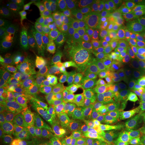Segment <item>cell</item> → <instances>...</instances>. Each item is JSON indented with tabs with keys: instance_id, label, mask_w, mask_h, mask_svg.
<instances>
[{
	"instance_id": "18",
	"label": "cell",
	"mask_w": 145,
	"mask_h": 145,
	"mask_svg": "<svg viewBox=\"0 0 145 145\" xmlns=\"http://www.w3.org/2000/svg\"><path fill=\"white\" fill-rule=\"evenodd\" d=\"M61 2L62 1L60 0H28L26 1V4L56 18L61 14Z\"/></svg>"
},
{
	"instance_id": "14",
	"label": "cell",
	"mask_w": 145,
	"mask_h": 145,
	"mask_svg": "<svg viewBox=\"0 0 145 145\" xmlns=\"http://www.w3.org/2000/svg\"><path fill=\"white\" fill-rule=\"evenodd\" d=\"M22 86L14 77L13 71L0 68V95L1 99L7 98L14 90Z\"/></svg>"
},
{
	"instance_id": "35",
	"label": "cell",
	"mask_w": 145,
	"mask_h": 145,
	"mask_svg": "<svg viewBox=\"0 0 145 145\" xmlns=\"http://www.w3.org/2000/svg\"><path fill=\"white\" fill-rule=\"evenodd\" d=\"M136 54L138 56L139 60H140L142 68L145 70V50H139L136 51Z\"/></svg>"
},
{
	"instance_id": "22",
	"label": "cell",
	"mask_w": 145,
	"mask_h": 145,
	"mask_svg": "<svg viewBox=\"0 0 145 145\" xmlns=\"http://www.w3.org/2000/svg\"><path fill=\"white\" fill-rule=\"evenodd\" d=\"M107 76L109 86L113 84L122 85L128 75L123 71L120 65H108L107 69Z\"/></svg>"
},
{
	"instance_id": "3",
	"label": "cell",
	"mask_w": 145,
	"mask_h": 145,
	"mask_svg": "<svg viewBox=\"0 0 145 145\" xmlns=\"http://www.w3.org/2000/svg\"><path fill=\"white\" fill-rule=\"evenodd\" d=\"M69 89L72 117L81 122L93 120V111L90 101L76 77H69Z\"/></svg>"
},
{
	"instance_id": "29",
	"label": "cell",
	"mask_w": 145,
	"mask_h": 145,
	"mask_svg": "<svg viewBox=\"0 0 145 145\" xmlns=\"http://www.w3.org/2000/svg\"><path fill=\"white\" fill-rule=\"evenodd\" d=\"M69 137L65 131H61L59 133H55V137L52 145H67L69 142Z\"/></svg>"
},
{
	"instance_id": "39",
	"label": "cell",
	"mask_w": 145,
	"mask_h": 145,
	"mask_svg": "<svg viewBox=\"0 0 145 145\" xmlns=\"http://www.w3.org/2000/svg\"><path fill=\"white\" fill-rule=\"evenodd\" d=\"M143 12H144V20H145V1H143Z\"/></svg>"
},
{
	"instance_id": "8",
	"label": "cell",
	"mask_w": 145,
	"mask_h": 145,
	"mask_svg": "<svg viewBox=\"0 0 145 145\" xmlns=\"http://www.w3.org/2000/svg\"><path fill=\"white\" fill-rule=\"evenodd\" d=\"M14 77L22 85L36 86L46 74V67L42 63L28 59L14 72Z\"/></svg>"
},
{
	"instance_id": "17",
	"label": "cell",
	"mask_w": 145,
	"mask_h": 145,
	"mask_svg": "<svg viewBox=\"0 0 145 145\" xmlns=\"http://www.w3.org/2000/svg\"><path fill=\"white\" fill-rule=\"evenodd\" d=\"M36 86L22 85L16 89L7 97V99L20 104L30 105L32 103V97Z\"/></svg>"
},
{
	"instance_id": "15",
	"label": "cell",
	"mask_w": 145,
	"mask_h": 145,
	"mask_svg": "<svg viewBox=\"0 0 145 145\" xmlns=\"http://www.w3.org/2000/svg\"><path fill=\"white\" fill-rule=\"evenodd\" d=\"M52 43L51 54L52 59L58 65L57 60V53L59 50L63 48H68L66 43L67 30L59 26L50 28L47 31Z\"/></svg>"
},
{
	"instance_id": "27",
	"label": "cell",
	"mask_w": 145,
	"mask_h": 145,
	"mask_svg": "<svg viewBox=\"0 0 145 145\" xmlns=\"http://www.w3.org/2000/svg\"><path fill=\"white\" fill-rule=\"evenodd\" d=\"M130 61L132 66L130 75H140L144 74L142 72V66L137 54L130 58Z\"/></svg>"
},
{
	"instance_id": "2",
	"label": "cell",
	"mask_w": 145,
	"mask_h": 145,
	"mask_svg": "<svg viewBox=\"0 0 145 145\" xmlns=\"http://www.w3.org/2000/svg\"><path fill=\"white\" fill-rule=\"evenodd\" d=\"M69 79L67 67L58 65L50 81V110L54 120L63 126L72 121Z\"/></svg>"
},
{
	"instance_id": "30",
	"label": "cell",
	"mask_w": 145,
	"mask_h": 145,
	"mask_svg": "<svg viewBox=\"0 0 145 145\" xmlns=\"http://www.w3.org/2000/svg\"><path fill=\"white\" fill-rule=\"evenodd\" d=\"M131 145H145V125L142 127Z\"/></svg>"
},
{
	"instance_id": "7",
	"label": "cell",
	"mask_w": 145,
	"mask_h": 145,
	"mask_svg": "<svg viewBox=\"0 0 145 145\" xmlns=\"http://www.w3.org/2000/svg\"><path fill=\"white\" fill-rule=\"evenodd\" d=\"M116 124L123 131L129 135H135L140 125L139 112L134 101L124 99L122 108L116 117Z\"/></svg>"
},
{
	"instance_id": "28",
	"label": "cell",
	"mask_w": 145,
	"mask_h": 145,
	"mask_svg": "<svg viewBox=\"0 0 145 145\" xmlns=\"http://www.w3.org/2000/svg\"><path fill=\"white\" fill-rule=\"evenodd\" d=\"M124 59H124V58L120 54L118 51L116 47L113 45V48H112V53L110 54L108 62H107V65H120Z\"/></svg>"
},
{
	"instance_id": "26",
	"label": "cell",
	"mask_w": 145,
	"mask_h": 145,
	"mask_svg": "<svg viewBox=\"0 0 145 145\" xmlns=\"http://www.w3.org/2000/svg\"><path fill=\"white\" fill-rule=\"evenodd\" d=\"M130 37L136 51L145 50V29L141 28L134 32Z\"/></svg>"
},
{
	"instance_id": "6",
	"label": "cell",
	"mask_w": 145,
	"mask_h": 145,
	"mask_svg": "<svg viewBox=\"0 0 145 145\" xmlns=\"http://www.w3.org/2000/svg\"><path fill=\"white\" fill-rule=\"evenodd\" d=\"M30 32L15 16L5 15L0 20V35L3 41L10 44L23 45L30 40Z\"/></svg>"
},
{
	"instance_id": "32",
	"label": "cell",
	"mask_w": 145,
	"mask_h": 145,
	"mask_svg": "<svg viewBox=\"0 0 145 145\" xmlns=\"http://www.w3.org/2000/svg\"><path fill=\"white\" fill-rule=\"evenodd\" d=\"M120 67L122 69V70L124 71L125 73H126L128 75H130L131 73V62H130V59H126L121 63L120 65Z\"/></svg>"
},
{
	"instance_id": "33",
	"label": "cell",
	"mask_w": 145,
	"mask_h": 145,
	"mask_svg": "<svg viewBox=\"0 0 145 145\" xmlns=\"http://www.w3.org/2000/svg\"><path fill=\"white\" fill-rule=\"evenodd\" d=\"M27 136L24 134H18L13 138V143L12 144H19L24 143L28 140Z\"/></svg>"
},
{
	"instance_id": "25",
	"label": "cell",
	"mask_w": 145,
	"mask_h": 145,
	"mask_svg": "<svg viewBox=\"0 0 145 145\" xmlns=\"http://www.w3.org/2000/svg\"><path fill=\"white\" fill-rule=\"evenodd\" d=\"M55 133L52 130L44 129L32 138L33 145H52Z\"/></svg>"
},
{
	"instance_id": "40",
	"label": "cell",
	"mask_w": 145,
	"mask_h": 145,
	"mask_svg": "<svg viewBox=\"0 0 145 145\" xmlns=\"http://www.w3.org/2000/svg\"><path fill=\"white\" fill-rule=\"evenodd\" d=\"M67 145H74V144H72V143L71 142V141H70V142H69L68 143V144H67Z\"/></svg>"
},
{
	"instance_id": "38",
	"label": "cell",
	"mask_w": 145,
	"mask_h": 145,
	"mask_svg": "<svg viewBox=\"0 0 145 145\" xmlns=\"http://www.w3.org/2000/svg\"><path fill=\"white\" fill-rule=\"evenodd\" d=\"M0 145H8L2 138L0 139Z\"/></svg>"
},
{
	"instance_id": "5",
	"label": "cell",
	"mask_w": 145,
	"mask_h": 145,
	"mask_svg": "<svg viewBox=\"0 0 145 145\" xmlns=\"http://www.w3.org/2000/svg\"><path fill=\"white\" fill-rule=\"evenodd\" d=\"M16 14L29 30L34 33L40 34L48 31L55 23L56 18L28 4L18 8Z\"/></svg>"
},
{
	"instance_id": "13",
	"label": "cell",
	"mask_w": 145,
	"mask_h": 145,
	"mask_svg": "<svg viewBox=\"0 0 145 145\" xmlns=\"http://www.w3.org/2000/svg\"><path fill=\"white\" fill-rule=\"evenodd\" d=\"M85 10L96 20L101 34L104 33L114 26V20L111 14L106 7L100 4L94 5L86 7Z\"/></svg>"
},
{
	"instance_id": "24",
	"label": "cell",
	"mask_w": 145,
	"mask_h": 145,
	"mask_svg": "<svg viewBox=\"0 0 145 145\" xmlns=\"http://www.w3.org/2000/svg\"><path fill=\"white\" fill-rule=\"evenodd\" d=\"M118 51L124 59H130L136 54V49L130 36L118 43L114 44Z\"/></svg>"
},
{
	"instance_id": "31",
	"label": "cell",
	"mask_w": 145,
	"mask_h": 145,
	"mask_svg": "<svg viewBox=\"0 0 145 145\" xmlns=\"http://www.w3.org/2000/svg\"><path fill=\"white\" fill-rule=\"evenodd\" d=\"M136 106L138 110L139 113L145 118V91L142 96L136 102Z\"/></svg>"
},
{
	"instance_id": "36",
	"label": "cell",
	"mask_w": 145,
	"mask_h": 145,
	"mask_svg": "<svg viewBox=\"0 0 145 145\" xmlns=\"http://www.w3.org/2000/svg\"><path fill=\"white\" fill-rule=\"evenodd\" d=\"M90 145H107L104 142H99V141H97L95 140H93V139H91V144Z\"/></svg>"
},
{
	"instance_id": "4",
	"label": "cell",
	"mask_w": 145,
	"mask_h": 145,
	"mask_svg": "<svg viewBox=\"0 0 145 145\" xmlns=\"http://www.w3.org/2000/svg\"><path fill=\"white\" fill-rule=\"evenodd\" d=\"M32 110V104H20L5 98L1 101V126L12 130L23 124Z\"/></svg>"
},
{
	"instance_id": "23",
	"label": "cell",
	"mask_w": 145,
	"mask_h": 145,
	"mask_svg": "<svg viewBox=\"0 0 145 145\" xmlns=\"http://www.w3.org/2000/svg\"><path fill=\"white\" fill-rule=\"evenodd\" d=\"M83 8H84L83 4L77 3L70 8L61 12L59 15V26L61 27L71 26L73 23L77 11Z\"/></svg>"
},
{
	"instance_id": "37",
	"label": "cell",
	"mask_w": 145,
	"mask_h": 145,
	"mask_svg": "<svg viewBox=\"0 0 145 145\" xmlns=\"http://www.w3.org/2000/svg\"><path fill=\"white\" fill-rule=\"evenodd\" d=\"M12 145H33V144H32V139L29 138L26 141V142H24V143H22V144H12Z\"/></svg>"
},
{
	"instance_id": "1",
	"label": "cell",
	"mask_w": 145,
	"mask_h": 145,
	"mask_svg": "<svg viewBox=\"0 0 145 145\" xmlns=\"http://www.w3.org/2000/svg\"><path fill=\"white\" fill-rule=\"evenodd\" d=\"M76 77L88 95L93 111V121L97 137L104 140L111 139L112 117L106 108V86L96 81L80 65L76 70Z\"/></svg>"
},
{
	"instance_id": "9",
	"label": "cell",
	"mask_w": 145,
	"mask_h": 145,
	"mask_svg": "<svg viewBox=\"0 0 145 145\" xmlns=\"http://www.w3.org/2000/svg\"><path fill=\"white\" fill-rule=\"evenodd\" d=\"M145 91V75H128L122 84V93L124 99L137 101Z\"/></svg>"
},
{
	"instance_id": "11",
	"label": "cell",
	"mask_w": 145,
	"mask_h": 145,
	"mask_svg": "<svg viewBox=\"0 0 145 145\" xmlns=\"http://www.w3.org/2000/svg\"><path fill=\"white\" fill-rule=\"evenodd\" d=\"M28 60L19 50L1 45L0 46V67L8 69L14 72Z\"/></svg>"
},
{
	"instance_id": "21",
	"label": "cell",
	"mask_w": 145,
	"mask_h": 145,
	"mask_svg": "<svg viewBox=\"0 0 145 145\" xmlns=\"http://www.w3.org/2000/svg\"><path fill=\"white\" fill-rule=\"evenodd\" d=\"M112 48L113 44L106 40L102 39L100 42L91 49V55L107 63L112 53Z\"/></svg>"
},
{
	"instance_id": "20",
	"label": "cell",
	"mask_w": 145,
	"mask_h": 145,
	"mask_svg": "<svg viewBox=\"0 0 145 145\" xmlns=\"http://www.w3.org/2000/svg\"><path fill=\"white\" fill-rule=\"evenodd\" d=\"M128 30L124 27L114 25L107 31L101 34V37L111 43L115 44L128 37Z\"/></svg>"
},
{
	"instance_id": "16",
	"label": "cell",
	"mask_w": 145,
	"mask_h": 145,
	"mask_svg": "<svg viewBox=\"0 0 145 145\" xmlns=\"http://www.w3.org/2000/svg\"><path fill=\"white\" fill-rule=\"evenodd\" d=\"M122 1L126 14L127 29L128 31L135 32L140 30L144 20L143 9L132 7Z\"/></svg>"
},
{
	"instance_id": "12",
	"label": "cell",
	"mask_w": 145,
	"mask_h": 145,
	"mask_svg": "<svg viewBox=\"0 0 145 145\" xmlns=\"http://www.w3.org/2000/svg\"><path fill=\"white\" fill-rule=\"evenodd\" d=\"M86 68L91 77L96 81L105 86L110 85L107 76V63L89 54L87 57Z\"/></svg>"
},
{
	"instance_id": "10",
	"label": "cell",
	"mask_w": 145,
	"mask_h": 145,
	"mask_svg": "<svg viewBox=\"0 0 145 145\" xmlns=\"http://www.w3.org/2000/svg\"><path fill=\"white\" fill-rule=\"evenodd\" d=\"M106 108L112 118L116 120L118 114L122 108L124 97L122 93V85L113 84L106 86Z\"/></svg>"
},
{
	"instance_id": "19",
	"label": "cell",
	"mask_w": 145,
	"mask_h": 145,
	"mask_svg": "<svg viewBox=\"0 0 145 145\" xmlns=\"http://www.w3.org/2000/svg\"><path fill=\"white\" fill-rule=\"evenodd\" d=\"M107 8L110 11L114 20V25L127 28V18L122 1H107Z\"/></svg>"
},
{
	"instance_id": "34",
	"label": "cell",
	"mask_w": 145,
	"mask_h": 145,
	"mask_svg": "<svg viewBox=\"0 0 145 145\" xmlns=\"http://www.w3.org/2000/svg\"><path fill=\"white\" fill-rule=\"evenodd\" d=\"M143 1H137V0H125L123 2L126 4L130 5L132 7H135L137 8L143 9Z\"/></svg>"
}]
</instances>
